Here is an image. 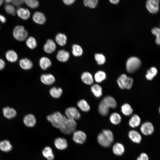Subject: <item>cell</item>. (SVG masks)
Masks as SVG:
<instances>
[{"label": "cell", "instance_id": "obj_8", "mask_svg": "<svg viewBox=\"0 0 160 160\" xmlns=\"http://www.w3.org/2000/svg\"><path fill=\"white\" fill-rule=\"evenodd\" d=\"M65 114L67 118L75 120L79 119L81 117L80 112L75 107L67 108L65 110Z\"/></svg>", "mask_w": 160, "mask_h": 160}, {"label": "cell", "instance_id": "obj_2", "mask_svg": "<svg viewBox=\"0 0 160 160\" xmlns=\"http://www.w3.org/2000/svg\"><path fill=\"white\" fill-rule=\"evenodd\" d=\"M47 119L53 126L60 129L64 125L67 118L60 112L57 111L48 115Z\"/></svg>", "mask_w": 160, "mask_h": 160}, {"label": "cell", "instance_id": "obj_48", "mask_svg": "<svg viewBox=\"0 0 160 160\" xmlns=\"http://www.w3.org/2000/svg\"><path fill=\"white\" fill-rule=\"evenodd\" d=\"M5 63L4 60L0 58V71L3 70L5 67Z\"/></svg>", "mask_w": 160, "mask_h": 160}, {"label": "cell", "instance_id": "obj_37", "mask_svg": "<svg viewBox=\"0 0 160 160\" xmlns=\"http://www.w3.org/2000/svg\"><path fill=\"white\" fill-rule=\"evenodd\" d=\"M72 52L74 56L76 57L80 56L83 54V50L81 47L79 45L74 44L72 46Z\"/></svg>", "mask_w": 160, "mask_h": 160}, {"label": "cell", "instance_id": "obj_46", "mask_svg": "<svg viewBox=\"0 0 160 160\" xmlns=\"http://www.w3.org/2000/svg\"><path fill=\"white\" fill-rule=\"evenodd\" d=\"M146 78L149 80H151L153 79L154 76L153 73L148 70L147 71L145 75Z\"/></svg>", "mask_w": 160, "mask_h": 160}, {"label": "cell", "instance_id": "obj_7", "mask_svg": "<svg viewBox=\"0 0 160 160\" xmlns=\"http://www.w3.org/2000/svg\"><path fill=\"white\" fill-rule=\"evenodd\" d=\"M23 122L26 127L32 128L36 125L37 120L35 115L31 113L25 115L23 117Z\"/></svg>", "mask_w": 160, "mask_h": 160}, {"label": "cell", "instance_id": "obj_53", "mask_svg": "<svg viewBox=\"0 0 160 160\" xmlns=\"http://www.w3.org/2000/svg\"><path fill=\"white\" fill-rule=\"evenodd\" d=\"M13 0H4L5 2L7 3H9L12 1Z\"/></svg>", "mask_w": 160, "mask_h": 160}, {"label": "cell", "instance_id": "obj_31", "mask_svg": "<svg viewBox=\"0 0 160 160\" xmlns=\"http://www.w3.org/2000/svg\"><path fill=\"white\" fill-rule=\"evenodd\" d=\"M110 108L101 100L98 106V110L101 115L106 116L109 114Z\"/></svg>", "mask_w": 160, "mask_h": 160}, {"label": "cell", "instance_id": "obj_43", "mask_svg": "<svg viewBox=\"0 0 160 160\" xmlns=\"http://www.w3.org/2000/svg\"><path fill=\"white\" fill-rule=\"evenodd\" d=\"M152 33L153 34L156 35V41L157 44H160V30L158 28L155 27L153 28L151 30Z\"/></svg>", "mask_w": 160, "mask_h": 160}, {"label": "cell", "instance_id": "obj_38", "mask_svg": "<svg viewBox=\"0 0 160 160\" xmlns=\"http://www.w3.org/2000/svg\"><path fill=\"white\" fill-rule=\"evenodd\" d=\"M127 76L124 74L120 75L117 79V83L119 87L124 89V84Z\"/></svg>", "mask_w": 160, "mask_h": 160}, {"label": "cell", "instance_id": "obj_20", "mask_svg": "<svg viewBox=\"0 0 160 160\" xmlns=\"http://www.w3.org/2000/svg\"><path fill=\"white\" fill-rule=\"evenodd\" d=\"M54 144L56 147L60 150H64L68 146L66 140L63 138L58 137L56 138L54 141Z\"/></svg>", "mask_w": 160, "mask_h": 160}, {"label": "cell", "instance_id": "obj_27", "mask_svg": "<svg viewBox=\"0 0 160 160\" xmlns=\"http://www.w3.org/2000/svg\"><path fill=\"white\" fill-rule=\"evenodd\" d=\"M39 64L42 69L46 70L51 66L52 63L50 60L49 58L43 57L40 59L39 61Z\"/></svg>", "mask_w": 160, "mask_h": 160}, {"label": "cell", "instance_id": "obj_45", "mask_svg": "<svg viewBox=\"0 0 160 160\" xmlns=\"http://www.w3.org/2000/svg\"><path fill=\"white\" fill-rule=\"evenodd\" d=\"M137 160H149L148 155L145 153H143L140 154Z\"/></svg>", "mask_w": 160, "mask_h": 160}, {"label": "cell", "instance_id": "obj_42", "mask_svg": "<svg viewBox=\"0 0 160 160\" xmlns=\"http://www.w3.org/2000/svg\"><path fill=\"white\" fill-rule=\"evenodd\" d=\"M4 9L7 13L11 15H15L16 13L15 9L12 5L7 4L5 5Z\"/></svg>", "mask_w": 160, "mask_h": 160}, {"label": "cell", "instance_id": "obj_52", "mask_svg": "<svg viewBox=\"0 0 160 160\" xmlns=\"http://www.w3.org/2000/svg\"><path fill=\"white\" fill-rule=\"evenodd\" d=\"M120 0H109L110 3L115 5L118 4Z\"/></svg>", "mask_w": 160, "mask_h": 160}, {"label": "cell", "instance_id": "obj_26", "mask_svg": "<svg viewBox=\"0 0 160 160\" xmlns=\"http://www.w3.org/2000/svg\"><path fill=\"white\" fill-rule=\"evenodd\" d=\"M12 148V145L8 140H5L0 142V150L1 151L7 152L10 151Z\"/></svg>", "mask_w": 160, "mask_h": 160}, {"label": "cell", "instance_id": "obj_3", "mask_svg": "<svg viewBox=\"0 0 160 160\" xmlns=\"http://www.w3.org/2000/svg\"><path fill=\"white\" fill-rule=\"evenodd\" d=\"M14 38L17 41H25L28 37L27 31L22 25H17L14 28L12 32Z\"/></svg>", "mask_w": 160, "mask_h": 160}, {"label": "cell", "instance_id": "obj_33", "mask_svg": "<svg viewBox=\"0 0 160 160\" xmlns=\"http://www.w3.org/2000/svg\"><path fill=\"white\" fill-rule=\"evenodd\" d=\"M27 47L30 49H34L37 46V43L35 38L33 36L28 37L25 40Z\"/></svg>", "mask_w": 160, "mask_h": 160}, {"label": "cell", "instance_id": "obj_18", "mask_svg": "<svg viewBox=\"0 0 160 160\" xmlns=\"http://www.w3.org/2000/svg\"><path fill=\"white\" fill-rule=\"evenodd\" d=\"M16 13L20 18L24 20L28 19L31 15L30 11L23 7L19 8L16 11Z\"/></svg>", "mask_w": 160, "mask_h": 160}, {"label": "cell", "instance_id": "obj_25", "mask_svg": "<svg viewBox=\"0 0 160 160\" xmlns=\"http://www.w3.org/2000/svg\"><path fill=\"white\" fill-rule=\"evenodd\" d=\"M70 57L68 52L64 50L59 51L56 56L57 59L60 61L64 62L68 60Z\"/></svg>", "mask_w": 160, "mask_h": 160}, {"label": "cell", "instance_id": "obj_49", "mask_svg": "<svg viewBox=\"0 0 160 160\" xmlns=\"http://www.w3.org/2000/svg\"><path fill=\"white\" fill-rule=\"evenodd\" d=\"M76 0H63V3L65 5H69L73 4Z\"/></svg>", "mask_w": 160, "mask_h": 160}, {"label": "cell", "instance_id": "obj_36", "mask_svg": "<svg viewBox=\"0 0 160 160\" xmlns=\"http://www.w3.org/2000/svg\"><path fill=\"white\" fill-rule=\"evenodd\" d=\"M106 77V74L104 72L99 71L95 73L94 78L96 82L97 83H100L105 80Z\"/></svg>", "mask_w": 160, "mask_h": 160}, {"label": "cell", "instance_id": "obj_15", "mask_svg": "<svg viewBox=\"0 0 160 160\" xmlns=\"http://www.w3.org/2000/svg\"><path fill=\"white\" fill-rule=\"evenodd\" d=\"M40 80L43 84L46 85L52 84L55 81L54 76L50 74H43L40 76Z\"/></svg>", "mask_w": 160, "mask_h": 160}, {"label": "cell", "instance_id": "obj_4", "mask_svg": "<svg viewBox=\"0 0 160 160\" xmlns=\"http://www.w3.org/2000/svg\"><path fill=\"white\" fill-rule=\"evenodd\" d=\"M76 126V120L67 118L64 125L60 130L63 133L68 135L73 133L75 131Z\"/></svg>", "mask_w": 160, "mask_h": 160}, {"label": "cell", "instance_id": "obj_44", "mask_svg": "<svg viewBox=\"0 0 160 160\" xmlns=\"http://www.w3.org/2000/svg\"><path fill=\"white\" fill-rule=\"evenodd\" d=\"M133 83V79L131 77L127 76L124 84V89H131Z\"/></svg>", "mask_w": 160, "mask_h": 160}, {"label": "cell", "instance_id": "obj_23", "mask_svg": "<svg viewBox=\"0 0 160 160\" xmlns=\"http://www.w3.org/2000/svg\"><path fill=\"white\" fill-rule=\"evenodd\" d=\"M91 90L94 96L99 98L102 95L103 90L101 87L98 84H94L91 87Z\"/></svg>", "mask_w": 160, "mask_h": 160}, {"label": "cell", "instance_id": "obj_51", "mask_svg": "<svg viewBox=\"0 0 160 160\" xmlns=\"http://www.w3.org/2000/svg\"><path fill=\"white\" fill-rule=\"evenodd\" d=\"M6 22V19L4 16L0 14V23H4Z\"/></svg>", "mask_w": 160, "mask_h": 160}, {"label": "cell", "instance_id": "obj_21", "mask_svg": "<svg viewBox=\"0 0 160 160\" xmlns=\"http://www.w3.org/2000/svg\"><path fill=\"white\" fill-rule=\"evenodd\" d=\"M81 79L82 82L87 85H92L94 82L92 75L89 72H85L83 73L81 75Z\"/></svg>", "mask_w": 160, "mask_h": 160}, {"label": "cell", "instance_id": "obj_13", "mask_svg": "<svg viewBox=\"0 0 160 160\" xmlns=\"http://www.w3.org/2000/svg\"><path fill=\"white\" fill-rule=\"evenodd\" d=\"M101 101L109 108H115L117 106L116 101L114 97L111 96L105 97Z\"/></svg>", "mask_w": 160, "mask_h": 160}, {"label": "cell", "instance_id": "obj_39", "mask_svg": "<svg viewBox=\"0 0 160 160\" xmlns=\"http://www.w3.org/2000/svg\"><path fill=\"white\" fill-rule=\"evenodd\" d=\"M99 0H84L83 3L86 7L91 8H95L97 6Z\"/></svg>", "mask_w": 160, "mask_h": 160}, {"label": "cell", "instance_id": "obj_30", "mask_svg": "<svg viewBox=\"0 0 160 160\" xmlns=\"http://www.w3.org/2000/svg\"><path fill=\"white\" fill-rule=\"evenodd\" d=\"M63 92L62 89L60 87L57 88L53 87L49 90V93L51 96L54 98H58L61 95Z\"/></svg>", "mask_w": 160, "mask_h": 160}, {"label": "cell", "instance_id": "obj_29", "mask_svg": "<svg viewBox=\"0 0 160 160\" xmlns=\"http://www.w3.org/2000/svg\"><path fill=\"white\" fill-rule=\"evenodd\" d=\"M110 122L114 125H118L121 122L122 118L120 115L117 112H113L110 116Z\"/></svg>", "mask_w": 160, "mask_h": 160}, {"label": "cell", "instance_id": "obj_6", "mask_svg": "<svg viewBox=\"0 0 160 160\" xmlns=\"http://www.w3.org/2000/svg\"><path fill=\"white\" fill-rule=\"evenodd\" d=\"M159 0H146L145 6L147 10L151 13H157L159 9Z\"/></svg>", "mask_w": 160, "mask_h": 160}, {"label": "cell", "instance_id": "obj_54", "mask_svg": "<svg viewBox=\"0 0 160 160\" xmlns=\"http://www.w3.org/2000/svg\"><path fill=\"white\" fill-rule=\"evenodd\" d=\"M4 0H0V6H1L3 3Z\"/></svg>", "mask_w": 160, "mask_h": 160}, {"label": "cell", "instance_id": "obj_16", "mask_svg": "<svg viewBox=\"0 0 160 160\" xmlns=\"http://www.w3.org/2000/svg\"><path fill=\"white\" fill-rule=\"evenodd\" d=\"M56 47L55 42L52 39H48L44 46V49L46 52L50 54L55 50Z\"/></svg>", "mask_w": 160, "mask_h": 160}, {"label": "cell", "instance_id": "obj_10", "mask_svg": "<svg viewBox=\"0 0 160 160\" xmlns=\"http://www.w3.org/2000/svg\"><path fill=\"white\" fill-rule=\"evenodd\" d=\"M142 133L145 135H151L154 132V128L153 124L150 122H146L143 123L140 127Z\"/></svg>", "mask_w": 160, "mask_h": 160}, {"label": "cell", "instance_id": "obj_14", "mask_svg": "<svg viewBox=\"0 0 160 160\" xmlns=\"http://www.w3.org/2000/svg\"><path fill=\"white\" fill-rule=\"evenodd\" d=\"M32 19L35 23L40 25L44 24L46 20L44 15L39 12H36L34 13L32 16Z\"/></svg>", "mask_w": 160, "mask_h": 160}, {"label": "cell", "instance_id": "obj_22", "mask_svg": "<svg viewBox=\"0 0 160 160\" xmlns=\"http://www.w3.org/2000/svg\"><path fill=\"white\" fill-rule=\"evenodd\" d=\"M141 120L140 117L137 115H133L129 120V124L131 127H137L140 124Z\"/></svg>", "mask_w": 160, "mask_h": 160}, {"label": "cell", "instance_id": "obj_11", "mask_svg": "<svg viewBox=\"0 0 160 160\" xmlns=\"http://www.w3.org/2000/svg\"><path fill=\"white\" fill-rule=\"evenodd\" d=\"M73 139L76 143L83 144L85 141L87 136L85 133L81 130L75 131L73 133Z\"/></svg>", "mask_w": 160, "mask_h": 160}, {"label": "cell", "instance_id": "obj_19", "mask_svg": "<svg viewBox=\"0 0 160 160\" xmlns=\"http://www.w3.org/2000/svg\"><path fill=\"white\" fill-rule=\"evenodd\" d=\"M129 139L134 143H139L141 141L142 137L140 134L135 130L130 131L128 134Z\"/></svg>", "mask_w": 160, "mask_h": 160}, {"label": "cell", "instance_id": "obj_24", "mask_svg": "<svg viewBox=\"0 0 160 160\" xmlns=\"http://www.w3.org/2000/svg\"><path fill=\"white\" fill-rule=\"evenodd\" d=\"M112 150L113 153L117 156L122 155L125 151L124 145L119 143H116L113 145Z\"/></svg>", "mask_w": 160, "mask_h": 160}, {"label": "cell", "instance_id": "obj_9", "mask_svg": "<svg viewBox=\"0 0 160 160\" xmlns=\"http://www.w3.org/2000/svg\"><path fill=\"white\" fill-rule=\"evenodd\" d=\"M4 117L8 119H12L15 118L17 115L16 110L13 107L9 106L4 107L2 110Z\"/></svg>", "mask_w": 160, "mask_h": 160}, {"label": "cell", "instance_id": "obj_32", "mask_svg": "<svg viewBox=\"0 0 160 160\" xmlns=\"http://www.w3.org/2000/svg\"><path fill=\"white\" fill-rule=\"evenodd\" d=\"M121 111L123 115L128 116L132 114L133 110L129 104L126 103L123 104L121 106Z\"/></svg>", "mask_w": 160, "mask_h": 160}, {"label": "cell", "instance_id": "obj_35", "mask_svg": "<svg viewBox=\"0 0 160 160\" xmlns=\"http://www.w3.org/2000/svg\"><path fill=\"white\" fill-rule=\"evenodd\" d=\"M67 38L66 35L62 33H59L55 37V41L60 46H63L66 43Z\"/></svg>", "mask_w": 160, "mask_h": 160}, {"label": "cell", "instance_id": "obj_50", "mask_svg": "<svg viewBox=\"0 0 160 160\" xmlns=\"http://www.w3.org/2000/svg\"><path fill=\"white\" fill-rule=\"evenodd\" d=\"M149 70L153 73L154 76L157 75L158 71L157 69L156 68L152 67Z\"/></svg>", "mask_w": 160, "mask_h": 160}, {"label": "cell", "instance_id": "obj_41", "mask_svg": "<svg viewBox=\"0 0 160 160\" xmlns=\"http://www.w3.org/2000/svg\"><path fill=\"white\" fill-rule=\"evenodd\" d=\"M95 58L98 65H103L105 62V58L102 54L96 53L95 55Z\"/></svg>", "mask_w": 160, "mask_h": 160}, {"label": "cell", "instance_id": "obj_40", "mask_svg": "<svg viewBox=\"0 0 160 160\" xmlns=\"http://www.w3.org/2000/svg\"><path fill=\"white\" fill-rule=\"evenodd\" d=\"M24 3L29 7L35 9L38 7L39 3L38 0H24Z\"/></svg>", "mask_w": 160, "mask_h": 160}, {"label": "cell", "instance_id": "obj_17", "mask_svg": "<svg viewBox=\"0 0 160 160\" xmlns=\"http://www.w3.org/2000/svg\"><path fill=\"white\" fill-rule=\"evenodd\" d=\"M5 57L8 61L11 63L16 62L18 58L17 53L13 49L7 51L5 53Z\"/></svg>", "mask_w": 160, "mask_h": 160}, {"label": "cell", "instance_id": "obj_28", "mask_svg": "<svg viewBox=\"0 0 160 160\" xmlns=\"http://www.w3.org/2000/svg\"><path fill=\"white\" fill-rule=\"evenodd\" d=\"M42 154L48 160H53L54 159V156L52 150L49 147L44 148L42 151Z\"/></svg>", "mask_w": 160, "mask_h": 160}, {"label": "cell", "instance_id": "obj_1", "mask_svg": "<svg viewBox=\"0 0 160 160\" xmlns=\"http://www.w3.org/2000/svg\"><path fill=\"white\" fill-rule=\"evenodd\" d=\"M97 140L101 145L108 147L111 145L114 140L113 132L109 129H103L97 135Z\"/></svg>", "mask_w": 160, "mask_h": 160}, {"label": "cell", "instance_id": "obj_5", "mask_svg": "<svg viewBox=\"0 0 160 160\" xmlns=\"http://www.w3.org/2000/svg\"><path fill=\"white\" fill-rule=\"evenodd\" d=\"M141 64L140 60L136 57H131L129 58L126 63V68L127 72L132 73L136 71Z\"/></svg>", "mask_w": 160, "mask_h": 160}, {"label": "cell", "instance_id": "obj_12", "mask_svg": "<svg viewBox=\"0 0 160 160\" xmlns=\"http://www.w3.org/2000/svg\"><path fill=\"white\" fill-rule=\"evenodd\" d=\"M19 63L20 67L24 70L31 69L33 65L32 61L27 58H24L20 59L19 61Z\"/></svg>", "mask_w": 160, "mask_h": 160}, {"label": "cell", "instance_id": "obj_34", "mask_svg": "<svg viewBox=\"0 0 160 160\" xmlns=\"http://www.w3.org/2000/svg\"><path fill=\"white\" fill-rule=\"evenodd\" d=\"M77 104L78 107L84 112H87L90 110V107L89 105L87 102L84 99L79 100Z\"/></svg>", "mask_w": 160, "mask_h": 160}, {"label": "cell", "instance_id": "obj_47", "mask_svg": "<svg viewBox=\"0 0 160 160\" xmlns=\"http://www.w3.org/2000/svg\"><path fill=\"white\" fill-rule=\"evenodd\" d=\"M13 4L17 7H19L24 3V0H13Z\"/></svg>", "mask_w": 160, "mask_h": 160}]
</instances>
